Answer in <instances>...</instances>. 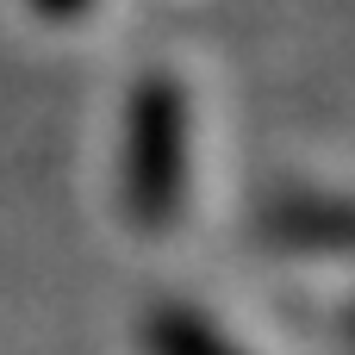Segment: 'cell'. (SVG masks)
<instances>
[{"instance_id":"1","label":"cell","mask_w":355,"mask_h":355,"mask_svg":"<svg viewBox=\"0 0 355 355\" xmlns=\"http://www.w3.org/2000/svg\"><path fill=\"white\" fill-rule=\"evenodd\" d=\"M181 200V94L150 87L137 100V162H131V212L144 225L175 218Z\"/></svg>"},{"instance_id":"2","label":"cell","mask_w":355,"mask_h":355,"mask_svg":"<svg viewBox=\"0 0 355 355\" xmlns=\"http://www.w3.org/2000/svg\"><path fill=\"white\" fill-rule=\"evenodd\" d=\"M144 343H150V355H243V349H231L212 324H200L193 312H181V306H162L144 324Z\"/></svg>"}]
</instances>
